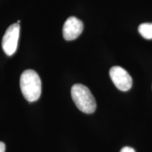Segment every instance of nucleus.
I'll return each instance as SVG.
<instances>
[{
  "mask_svg": "<svg viewBox=\"0 0 152 152\" xmlns=\"http://www.w3.org/2000/svg\"><path fill=\"white\" fill-rule=\"evenodd\" d=\"M120 152H135V151H134V149L132 147H125L121 150V151Z\"/></svg>",
  "mask_w": 152,
  "mask_h": 152,
  "instance_id": "obj_7",
  "label": "nucleus"
},
{
  "mask_svg": "<svg viewBox=\"0 0 152 152\" xmlns=\"http://www.w3.org/2000/svg\"><path fill=\"white\" fill-rule=\"evenodd\" d=\"M20 87L24 98L29 102L39 99L42 93V82L33 70H26L20 77Z\"/></svg>",
  "mask_w": 152,
  "mask_h": 152,
  "instance_id": "obj_1",
  "label": "nucleus"
},
{
  "mask_svg": "<svg viewBox=\"0 0 152 152\" xmlns=\"http://www.w3.org/2000/svg\"><path fill=\"white\" fill-rule=\"evenodd\" d=\"M71 93L74 103L80 111L87 114L94 113L96 109V101L86 86L82 84L73 85Z\"/></svg>",
  "mask_w": 152,
  "mask_h": 152,
  "instance_id": "obj_2",
  "label": "nucleus"
},
{
  "mask_svg": "<svg viewBox=\"0 0 152 152\" xmlns=\"http://www.w3.org/2000/svg\"><path fill=\"white\" fill-rule=\"evenodd\" d=\"M139 33L147 39H152V23H142L138 28Z\"/></svg>",
  "mask_w": 152,
  "mask_h": 152,
  "instance_id": "obj_6",
  "label": "nucleus"
},
{
  "mask_svg": "<svg viewBox=\"0 0 152 152\" xmlns=\"http://www.w3.org/2000/svg\"><path fill=\"white\" fill-rule=\"evenodd\" d=\"M112 82L119 90L126 92L132 86V79L128 71L121 66H113L109 71Z\"/></svg>",
  "mask_w": 152,
  "mask_h": 152,
  "instance_id": "obj_4",
  "label": "nucleus"
},
{
  "mask_svg": "<svg viewBox=\"0 0 152 152\" xmlns=\"http://www.w3.org/2000/svg\"><path fill=\"white\" fill-rule=\"evenodd\" d=\"M5 144L4 142H0V152H5Z\"/></svg>",
  "mask_w": 152,
  "mask_h": 152,
  "instance_id": "obj_8",
  "label": "nucleus"
},
{
  "mask_svg": "<svg viewBox=\"0 0 152 152\" xmlns=\"http://www.w3.org/2000/svg\"><path fill=\"white\" fill-rule=\"evenodd\" d=\"M83 30V23L76 17H69L64 23L63 27V36L67 41L77 39Z\"/></svg>",
  "mask_w": 152,
  "mask_h": 152,
  "instance_id": "obj_5",
  "label": "nucleus"
},
{
  "mask_svg": "<svg viewBox=\"0 0 152 152\" xmlns=\"http://www.w3.org/2000/svg\"><path fill=\"white\" fill-rule=\"evenodd\" d=\"M20 35V26L18 23H14L7 28L3 36L1 46L7 56H12L16 52Z\"/></svg>",
  "mask_w": 152,
  "mask_h": 152,
  "instance_id": "obj_3",
  "label": "nucleus"
}]
</instances>
